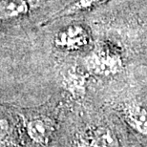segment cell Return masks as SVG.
<instances>
[{
	"mask_svg": "<svg viewBox=\"0 0 147 147\" xmlns=\"http://www.w3.org/2000/svg\"><path fill=\"white\" fill-rule=\"evenodd\" d=\"M41 0H0V25L16 23L31 16Z\"/></svg>",
	"mask_w": 147,
	"mask_h": 147,
	"instance_id": "obj_1",
	"label": "cell"
},
{
	"mask_svg": "<svg viewBox=\"0 0 147 147\" xmlns=\"http://www.w3.org/2000/svg\"><path fill=\"white\" fill-rule=\"evenodd\" d=\"M89 42L87 31L79 25L69 26L61 30L55 38V47L63 51H78L84 48Z\"/></svg>",
	"mask_w": 147,
	"mask_h": 147,
	"instance_id": "obj_2",
	"label": "cell"
},
{
	"mask_svg": "<svg viewBox=\"0 0 147 147\" xmlns=\"http://www.w3.org/2000/svg\"><path fill=\"white\" fill-rule=\"evenodd\" d=\"M28 136L40 147H47L55 131L54 120L46 116L31 119L26 125Z\"/></svg>",
	"mask_w": 147,
	"mask_h": 147,
	"instance_id": "obj_3",
	"label": "cell"
},
{
	"mask_svg": "<svg viewBox=\"0 0 147 147\" xmlns=\"http://www.w3.org/2000/svg\"><path fill=\"white\" fill-rule=\"evenodd\" d=\"M89 66L98 74L117 73L121 67V61L117 55L106 50H98L89 59Z\"/></svg>",
	"mask_w": 147,
	"mask_h": 147,
	"instance_id": "obj_4",
	"label": "cell"
},
{
	"mask_svg": "<svg viewBox=\"0 0 147 147\" xmlns=\"http://www.w3.org/2000/svg\"><path fill=\"white\" fill-rule=\"evenodd\" d=\"M123 119L131 129L147 138V108L130 103L123 109Z\"/></svg>",
	"mask_w": 147,
	"mask_h": 147,
	"instance_id": "obj_5",
	"label": "cell"
},
{
	"mask_svg": "<svg viewBox=\"0 0 147 147\" xmlns=\"http://www.w3.org/2000/svg\"><path fill=\"white\" fill-rule=\"evenodd\" d=\"M84 142L88 147H120L117 134L106 126H100L91 130Z\"/></svg>",
	"mask_w": 147,
	"mask_h": 147,
	"instance_id": "obj_6",
	"label": "cell"
},
{
	"mask_svg": "<svg viewBox=\"0 0 147 147\" xmlns=\"http://www.w3.org/2000/svg\"><path fill=\"white\" fill-rule=\"evenodd\" d=\"M105 1H106V0H76V1L72 3V4L67 6L66 8H64L63 10L57 11L54 16H52L51 18H49V19H47L45 22H50L54 19L60 18V17L72 16V14L91 10V9L102 4V3Z\"/></svg>",
	"mask_w": 147,
	"mask_h": 147,
	"instance_id": "obj_7",
	"label": "cell"
},
{
	"mask_svg": "<svg viewBox=\"0 0 147 147\" xmlns=\"http://www.w3.org/2000/svg\"><path fill=\"white\" fill-rule=\"evenodd\" d=\"M74 147H88V146H87V144L84 142H82L78 143V144H76V146H74Z\"/></svg>",
	"mask_w": 147,
	"mask_h": 147,
	"instance_id": "obj_8",
	"label": "cell"
}]
</instances>
